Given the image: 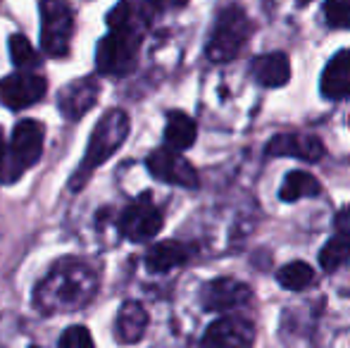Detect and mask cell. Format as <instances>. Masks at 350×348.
Instances as JSON below:
<instances>
[{"label":"cell","mask_w":350,"mask_h":348,"mask_svg":"<svg viewBox=\"0 0 350 348\" xmlns=\"http://www.w3.org/2000/svg\"><path fill=\"white\" fill-rule=\"evenodd\" d=\"M41 46L48 55L65 57L74 34V12L67 0H41Z\"/></svg>","instance_id":"5b68a950"},{"label":"cell","mask_w":350,"mask_h":348,"mask_svg":"<svg viewBox=\"0 0 350 348\" xmlns=\"http://www.w3.org/2000/svg\"><path fill=\"white\" fill-rule=\"evenodd\" d=\"M322 96L329 101H343L350 96V51H341L329 60L322 72Z\"/></svg>","instance_id":"5bb4252c"},{"label":"cell","mask_w":350,"mask_h":348,"mask_svg":"<svg viewBox=\"0 0 350 348\" xmlns=\"http://www.w3.org/2000/svg\"><path fill=\"white\" fill-rule=\"evenodd\" d=\"M46 88V79L41 75L19 72V75L5 77L0 81V103L10 110H24V107L41 101Z\"/></svg>","instance_id":"30bf717a"},{"label":"cell","mask_w":350,"mask_h":348,"mask_svg":"<svg viewBox=\"0 0 350 348\" xmlns=\"http://www.w3.org/2000/svg\"><path fill=\"white\" fill-rule=\"evenodd\" d=\"M348 263H350V234H336L319 251V265L327 272H336L338 267H343Z\"/></svg>","instance_id":"ffe728a7"},{"label":"cell","mask_w":350,"mask_h":348,"mask_svg":"<svg viewBox=\"0 0 350 348\" xmlns=\"http://www.w3.org/2000/svg\"><path fill=\"white\" fill-rule=\"evenodd\" d=\"M196 136H198V126H196V122L186 112L174 110L167 115V126H165L167 148L186 150L196 144Z\"/></svg>","instance_id":"ac0fdd59"},{"label":"cell","mask_w":350,"mask_h":348,"mask_svg":"<svg viewBox=\"0 0 350 348\" xmlns=\"http://www.w3.org/2000/svg\"><path fill=\"white\" fill-rule=\"evenodd\" d=\"M98 93H100V84L91 77H83V79H77L72 84H67L57 93V107L65 115V120H81L98 101Z\"/></svg>","instance_id":"7c38bea8"},{"label":"cell","mask_w":350,"mask_h":348,"mask_svg":"<svg viewBox=\"0 0 350 348\" xmlns=\"http://www.w3.org/2000/svg\"><path fill=\"white\" fill-rule=\"evenodd\" d=\"M146 165L150 170V174L155 179L165 181V184L184 186V189H196L198 186V172L184 155H179V150L157 148L148 155Z\"/></svg>","instance_id":"ba28073f"},{"label":"cell","mask_w":350,"mask_h":348,"mask_svg":"<svg viewBox=\"0 0 350 348\" xmlns=\"http://www.w3.org/2000/svg\"><path fill=\"white\" fill-rule=\"evenodd\" d=\"M250 36V19L239 5H229L217 14L215 29L208 41V57L212 62H229L241 53Z\"/></svg>","instance_id":"277c9868"},{"label":"cell","mask_w":350,"mask_h":348,"mask_svg":"<svg viewBox=\"0 0 350 348\" xmlns=\"http://www.w3.org/2000/svg\"><path fill=\"white\" fill-rule=\"evenodd\" d=\"M250 298H253V291L243 282H236L231 277H221L205 284L203 293H200L203 308L210 312L236 310V308H243L245 303H250Z\"/></svg>","instance_id":"8fae6325"},{"label":"cell","mask_w":350,"mask_h":348,"mask_svg":"<svg viewBox=\"0 0 350 348\" xmlns=\"http://www.w3.org/2000/svg\"><path fill=\"white\" fill-rule=\"evenodd\" d=\"M10 55H12V62L19 67V70H29V67L38 65V53L31 48L29 38L24 34H14L10 36Z\"/></svg>","instance_id":"7402d4cb"},{"label":"cell","mask_w":350,"mask_h":348,"mask_svg":"<svg viewBox=\"0 0 350 348\" xmlns=\"http://www.w3.org/2000/svg\"><path fill=\"white\" fill-rule=\"evenodd\" d=\"M250 72H253V77L258 79V84L267 86V88L284 86L286 81L291 79V65L284 53H267V55L255 57Z\"/></svg>","instance_id":"2e32d148"},{"label":"cell","mask_w":350,"mask_h":348,"mask_svg":"<svg viewBox=\"0 0 350 348\" xmlns=\"http://www.w3.org/2000/svg\"><path fill=\"white\" fill-rule=\"evenodd\" d=\"M148 330V312L141 303L129 301L120 308V315L115 322V334L122 344H136L143 339Z\"/></svg>","instance_id":"9a60e30c"},{"label":"cell","mask_w":350,"mask_h":348,"mask_svg":"<svg viewBox=\"0 0 350 348\" xmlns=\"http://www.w3.org/2000/svg\"><path fill=\"white\" fill-rule=\"evenodd\" d=\"M267 155H272V158H300L314 163L324 155V146L317 136L279 134L267 144Z\"/></svg>","instance_id":"4fadbf2b"},{"label":"cell","mask_w":350,"mask_h":348,"mask_svg":"<svg viewBox=\"0 0 350 348\" xmlns=\"http://www.w3.org/2000/svg\"><path fill=\"white\" fill-rule=\"evenodd\" d=\"M191 258V248L181 241H162L155 243L146 253V267L150 272H170Z\"/></svg>","instance_id":"e0dca14e"},{"label":"cell","mask_w":350,"mask_h":348,"mask_svg":"<svg viewBox=\"0 0 350 348\" xmlns=\"http://www.w3.org/2000/svg\"><path fill=\"white\" fill-rule=\"evenodd\" d=\"M162 229V213L150 196H141L136 198L129 208L122 213L120 217V232L124 239L134 243L148 241Z\"/></svg>","instance_id":"8992f818"},{"label":"cell","mask_w":350,"mask_h":348,"mask_svg":"<svg viewBox=\"0 0 350 348\" xmlns=\"http://www.w3.org/2000/svg\"><path fill=\"white\" fill-rule=\"evenodd\" d=\"M96 274L88 265L67 260L51 269L36 289V303L43 312L79 310L96 293Z\"/></svg>","instance_id":"6da1fadb"},{"label":"cell","mask_w":350,"mask_h":348,"mask_svg":"<svg viewBox=\"0 0 350 348\" xmlns=\"http://www.w3.org/2000/svg\"><path fill=\"white\" fill-rule=\"evenodd\" d=\"M324 14L334 29H350V0H327Z\"/></svg>","instance_id":"603a6c76"},{"label":"cell","mask_w":350,"mask_h":348,"mask_svg":"<svg viewBox=\"0 0 350 348\" xmlns=\"http://www.w3.org/2000/svg\"><path fill=\"white\" fill-rule=\"evenodd\" d=\"M255 327L243 317H221L203 334L200 348H253Z\"/></svg>","instance_id":"9c48e42d"},{"label":"cell","mask_w":350,"mask_h":348,"mask_svg":"<svg viewBox=\"0 0 350 348\" xmlns=\"http://www.w3.org/2000/svg\"><path fill=\"white\" fill-rule=\"evenodd\" d=\"M57 348H96V346H93V336L86 327L74 325V327H70V330L62 332Z\"/></svg>","instance_id":"cb8c5ba5"},{"label":"cell","mask_w":350,"mask_h":348,"mask_svg":"<svg viewBox=\"0 0 350 348\" xmlns=\"http://www.w3.org/2000/svg\"><path fill=\"white\" fill-rule=\"evenodd\" d=\"M336 229L338 234H350V205L336 215Z\"/></svg>","instance_id":"484cf974"},{"label":"cell","mask_w":350,"mask_h":348,"mask_svg":"<svg viewBox=\"0 0 350 348\" xmlns=\"http://www.w3.org/2000/svg\"><path fill=\"white\" fill-rule=\"evenodd\" d=\"M189 0H143L148 12H165V10L172 8H184Z\"/></svg>","instance_id":"d4e9b609"},{"label":"cell","mask_w":350,"mask_h":348,"mask_svg":"<svg viewBox=\"0 0 350 348\" xmlns=\"http://www.w3.org/2000/svg\"><path fill=\"white\" fill-rule=\"evenodd\" d=\"M129 129H131L129 115H126L124 110H120V107H117V110H107L105 115L98 120V124L93 126V131H91L86 155H83L81 165H79L77 174H74V181H72L74 191L81 189L93 170H98L105 160H110L112 155L122 148V144H124L126 136H129Z\"/></svg>","instance_id":"7a4b0ae2"},{"label":"cell","mask_w":350,"mask_h":348,"mask_svg":"<svg viewBox=\"0 0 350 348\" xmlns=\"http://www.w3.org/2000/svg\"><path fill=\"white\" fill-rule=\"evenodd\" d=\"M141 48V29L139 17H134L126 24L110 27V34L100 38L96 51V67L100 75L120 77L134 70L136 55Z\"/></svg>","instance_id":"3957f363"},{"label":"cell","mask_w":350,"mask_h":348,"mask_svg":"<svg viewBox=\"0 0 350 348\" xmlns=\"http://www.w3.org/2000/svg\"><path fill=\"white\" fill-rule=\"evenodd\" d=\"M43 153V124L33 120H24L14 126L12 144H10V158H12V172L10 181L17 179L27 168L36 165Z\"/></svg>","instance_id":"52a82bcc"},{"label":"cell","mask_w":350,"mask_h":348,"mask_svg":"<svg viewBox=\"0 0 350 348\" xmlns=\"http://www.w3.org/2000/svg\"><path fill=\"white\" fill-rule=\"evenodd\" d=\"M277 282L288 291H303L305 286L314 282V269L303 260L288 263L277 272Z\"/></svg>","instance_id":"44dd1931"},{"label":"cell","mask_w":350,"mask_h":348,"mask_svg":"<svg viewBox=\"0 0 350 348\" xmlns=\"http://www.w3.org/2000/svg\"><path fill=\"white\" fill-rule=\"evenodd\" d=\"M5 160H8V155H5V139L3 129H0V174H5Z\"/></svg>","instance_id":"4316f807"},{"label":"cell","mask_w":350,"mask_h":348,"mask_svg":"<svg viewBox=\"0 0 350 348\" xmlns=\"http://www.w3.org/2000/svg\"><path fill=\"white\" fill-rule=\"evenodd\" d=\"M319 189H322V186H319V181L314 179L312 174L295 170V172H288V176L284 179L279 196L286 203H293V200H300V198H314V196L319 193Z\"/></svg>","instance_id":"d6986e66"}]
</instances>
